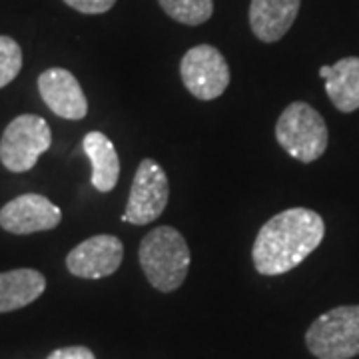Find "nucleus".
Instances as JSON below:
<instances>
[{"label": "nucleus", "mask_w": 359, "mask_h": 359, "mask_svg": "<svg viewBox=\"0 0 359 359\" xmlns=\"http://www.w3.org/2000/svg\"><path fill=\"white\" fill-rule=\"evenodd\" d=\"M124 259V245L120 238L98 233L84 240L66 256V268L82 280H100L112 276Z\"/></svg>", "instance_id": "8"}, {"label": "nucleus", "mask_w": 359, "mask_h": 359, "mask_svg": "<svg viewBox=\"0 0 359 359\" xmlns=\"http://www.w3.org/2000/svg\"><path fill=\"white\" fill-rule=\"evenodd\" d=\"M22 68V48L11 36H0V88L8 86Z\"/></svg>", "instance_id": "16"}, {"label": "nucleus", "mask_w": 359, "mask_h": 359, "mask_svg": "<svg viewBox=\"0 0 359 359\" xmlns=\"http://www.w3.org/2000/svg\"><path fill=\"white\" fill-rule=\"evenodd\" d=\"M52 144L48 122L36 114L16 116L0 138V162L14 174L28 172Z\"/></svg>", "instance_id": "5"}, {"label": "nucleus", "mask_w": 359, "mask_h": 359, "mask_svg": "<svg viewBox=\"0 0 359 359\" xmlns=\"http://www.w3.org/2000/svg\"><path fill=\"white\" fill-rule=\"evenodd\" d=\"M276 138L292 158L311 164L327 150L330 132L316 108L306 102H294L278 118Z\"/></svg>", "instance_id": "3"}, {"label": "nucleus", "mask_w": 359, "mask_h": 359, "mask_svg": "<svg viewBox=\"0 0 359 359\" xmlns=\"http://www.w3.org/2000/svg\"><path fill=\"white\" fill-rule=\"evenodd\" d=\"M82 148L92 164V186L102 194L112 192L120 178V158L112 140L102 132H88Z\"/></svg>", "instance_id": "14"}, {"label": "nucleus", "mask_w": 359, "mask_h": 359, "mask_svg": "<svg viewBox=\"0 0 359 359\" xmlns=\"http://www.w3.org/2000/svg\"><path fill=\"white\" fill-rule=\"evenodd\" d=\"M323 236V218L313 210L290 208L276 214L257 231L252 248L257 273L282 276L292 271L320 248Z\"/></svg>", "instance_id": "1"}, {"label": "nucleus", "mask_w": 359, "mask_h": 359, "mask_svg": "<svg viewBox=\"0 0 359 359\" xmlns=\"http://www.w3.org/2000/svg\"><path fill=\"white\" fill-rule=\"evenodd\" d=\"M39 92L52 112L65 120H82L88 114V100L72 72L48 68L39 76Z\"/></svg>", "instance_id": "10"}, {"label": "nucleus", "mask_w": 359, "mask_h": 359, "mask_svg": "<svg viewBox=\"0 0 359 359\" xmlns=\"http://www.w3.org/2000/svg\"><path fill=\"white\" fill-rule=\"evenodd\" d=\"M46 290V278L30 268L11 269L0 273V313L26 308Z\"/></svg>", "instance_id": "13"}, {"label": "nucleus", "mask_w": 359, "mask_h": 359, "mask_svg": "<svg viewBox=\"0 0 359 359\" xmlns=\"http://www.w3.org/2000/svg\"><path fill=\"white\" fill-rule=\"evenodd\" d=\"M60 208L40 194L18 196L0 210V228L18 236L54 230L60 224Z\"/></svg>", "instance_id": "9"}, {"label": "nucleus", "mask_w": 359, "mask_h": 359, "mask_svg": "<svg viewBox=\"0 0 359 359\" xmlns=\"http://www.w3.org/2000/svg\"><path fill=\"white\" fill-rule=\"evenodd\" d=\"M70 8L82 14H104L116 4V0H65Z\"/></svg>", "instance_id": "17"}, {"label": "nucleus", "mask_w": 359, "mask_h": 359, "mask_svg": "<svg viewBox=\"0 0 359 359\" xmlns=\"http://www.w3.org/2000/svg\"><path fill=\"white\" fill-rule=\"evenodd\" d=\"M162 11L180 25L200 26L214 14V0H158Z\"/></svg>", "instance_id": "15"}, {"label": "nucleus", "mask_w": 359, "mask_h": 359, "mask_svg": "<svg viewBox=\"0 0 359 359\" xmlns=\"http://www.w3.org/2000/svg\"><path fill=\"white\" fill-rule=\"evenodd\" d=\"M320 76L325 80V92L335 108L344 114L359 110V58L347 56L334 66H321Z\"/></svg>", "instance_id": "12"}, {"label": "nucleus", "mask_w": 359, "mask_h": 359, "mask_svg": "<svg viewBox=\"0 0 359 359\" xmlns=\"http://www.w3.org/2000/svg\"><path fill=\"white\" fill-rule=\"evenodd\" d=\"M180 76L198 100H216L230 84V66L212 44H198L182 56Z\"/></svg>", "instance_id": "6"}, {"label": "nucleus", "mask_w": 359, "mask_h": 359, "mask_svg": "<svg viewBox=\"0 0 359 359\" xmlns=\"http://www.w3.org/2000/svg\"><path fill=\"white\" fill-rule=\"evenodd\" d=\"M142 271L158 292H176L190 269V248L176 228L160 226L144 236L138 248Z\"/></svg>", "instance_id": "2"}, {"label": "nucleus", "mask_w": 359, "mask_h": 359, "mask_svg": "<svg viewBox=\"0 0 359 359\" xmlns=\"http://www.w3.org/2000/svg\"><path fill=\"white\" fill-rule=\"evenodd\" d=\"M46 359H96V358H94V353L90 351L88 347L70 346V347L54 349Z\"/></svg>", "instance_id": "18"}, {"label": "nucleus", "mask_w": 359, "mask_h": 359, "mask_svg": "<svg viewBox=\"0 0 359 359\" xmlns=\"http://www.w3.org/2000/svg\"><path fill=\"white\" fill-rule=\"evenodd\" d=\"M170 200V182L164 168L152 158L142 160L132 180L130 198L122 222L134 226L152 224L166 210Z\"/></svg>", "instance_id": "7"}, {"label": "nucleus", "mask_w": 359, "mask_h": 359, "mask_svg": "<svg viewBox=\"0 0 359 359\" xmlns=\"http://www.w3.org/2000/svg\"><path fill=\"white\" fill-rule=\"evenodd\" d=\"M309 353L318 359L359 355V306H341L321 313L306 334Z\"/></svg>", "instance_id": "4"}, {"label": "nucleus", "mask_w": 359, "mask_h": 359, "mask_svg": "<svg viewBox=\"0 0 359 359\" xmlns=\"http://www.w3.org/2000/svg\"><path fill=\"white\" fill-rule=\"evenodd\" d=\"M302 0H252L250 28L257 40L273 44L290 32Z\"/></svg>", "instance_id": "11"}]
</instances>
